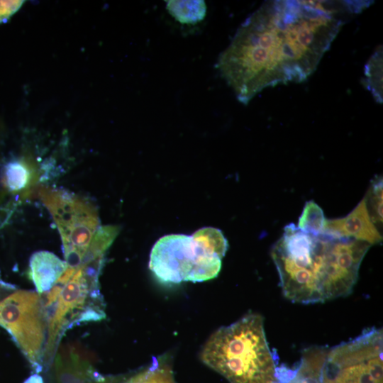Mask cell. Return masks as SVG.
Here are the masks:
<instances>
[{"instance_id":"cell-1","label":"cell","mask_w":383,"mask_h":383,"mask_svg":"<svg viewBox=\"0 0 383 383\" xmlns=\"http://www.w3.org/2000/svg\"><path fill=\"white\" fill-rule=\"evenodd\" d=\"M331 4L268 1L243 22L216 65L240 102L313 73L345 23Z\"/></svg>"},{"instance_id":"cell-2","label":"cell","mask_w":383,"mask_h":383,"mask_svg":"<svg viewBox=\"0 0 383 383\" xmlns=\"http://www.w3.org/2000/svg\"><path fill=\"white\" fill-rule=\"evenodd\" d=\"M370 246L366 242L327 233L311 235L294 223L287 225L271 251L283 295L303 304L349 295Z\"/></svg>"},{"instance_id":"cell-3","label":"cell","mask_w":383,"mask_h":383,"mask_svg":"<svg viewBox=\"0 0 383 383\" xmlns=\"http://www.w3.org/2000/svg\"><path fill=\"white\" fill-rule=\"evenodd\" d=\"M202 362L230 383H277L276 351H272L261 315L249 312L218 328L200 354Z\"/></svg>"},{"instance_id":"cell-4","label":"cell","mask_w":383,"mask_h":383,"mask_svg":"<svg viewBox=\"0 0 383 383\" xmlns=\"http://www.w3.org/2000/svg\"><path fill=\"white\" fill-rule=\"evenodd\" d=\"M228 244L222 232L206 227L192 235L170 234L153 245L149 268L165 284L201 282L216 277Z\"/></svg>"},{"instance_id":"cell-5","label":"cell","mask_w":383,"mask_h":383,"mask_svg":"<svg viewBox=\"0 0 383 383\" xmlns=\"http://www.w3.org/2000/svg\"><path fill=\"white\" fill-rule=\"evenodd\" d=\"M104 257L80 265L64 284H59L56 300L47 307L48 333L43 354V367L54 361L61 338L72 327L106 317L105 303L99 278Z\"/></svg>"},{"instance_id":"cell-6","label":"cell","mask_w":383,"mask_h":383,"mask_svg":"<svg viewBox=\"0 0 383 383\" xmlns=\"http://www.w3.org/2000/svg\"><path fill=\"white\" fill-rule=\"evenodd\" d=\"M39 196L59 231L67 267L77 269L101 226L96 206L65 190L43 187Z\"/></svg>"},{"instance_id":"cell-7","label":"cell","mask_w":383,"mask_h":383,"mask_svg":"<svg viewBox=\"0 0 383 383\" xmlns=\"http://www.w3.org/2000/svg\"><path fill=\"white\" fill-rule=\"evenodd\" d=\"M382 353V329L367 328L329 348L321 383H383Z\"/></svg>"},{"instance_id":"cell-8","label":"cell","mask_w":383,"mask_h":383,"mask_svg":"<svg viewBox=\"0 0 383 383\" xmlns=\"http://www.w3.org/2000/svg\"><path fill=\"white\" fill-rule=\"evenodd\" d=\"M0 326L13 337L36 373L44 370L48 313L40 294L16 290L0 302Z\"/></svg>"},{"instance_id":"cell-9","label":"cell","mask_w":383,"mask_h":383,"mask_svg":"<svg viewBox=\"0 0 383 383\" xmlns=\"http://www.w3.org/2000/svg\"><path fill=\"white\" fill-rule=\"evenodd\" d=\"M53 362L55 383H116L120 378L100 374L73 348L57 352Z\"/></svg>"},{"instance_id":"cell-10","label":"cell","mask_w":383,"mask_h":383,"mask_svg":"<svg viewBox=\"0 0 383 383\" xmlns=\"http://www.w3.org/2000/svg\"><path fill=\"white\" fill-rule=\"evenodd\" d=\"M323 233L353 238L371 245L382 240L379 231L370 218L365 198L345 217L326 219Z\"/></svg>"},{"instance_id":"cell-11","label":"cell","mask_w":383,"mask_h":383,"mask_svg":"<svg viewBox=\"0 0 383 383\" xmlns=\"http://www.w3.org/2000/svg\"><path fill=\"white\" fill-rule=\"evenodd\" d=\"M67 268L65 260L54 253L40 250L34 252L29 262V277L39 294L50 291Z\"/></svg>"},{"instance_id":"cell-12","label":"cell","mask_w":383,"mask_h":383,"mask_svg":"<svg viewBox=\"0 0 383 383\" xmlns=\"http://www.w3.org/2000/svg\"><path fill=\"white\" fill-rule=\"evenodd\" d=\"M116 383H177L169 357H154L145 368L128 377H120Z\"/></svg>"},{"instance_id":"cell-13","label":"cell","mask_w":383,"mask_h":383,"mask_svg":"<svg viewBox=\"0 0 383 383\" xmlns=\"http://www.w3.org/2000/svg\"><path fill=\"white\" fill-rule=\"evenodd\" d=\"M31 179V172L26 163L19 159H11L4 164L1 180L4 187L10 192L25 189Z\"/></svg>"},{"instance_id":"cell-14","label":"cell","mask_w":383,"mask_h":383,"mask_svg":"<svg viewBox=\"0 0 383 383\" xmlns=\"http://www.w3.org/2000/svg\"><path fill=\"white\" fill-rule=\"evenodd\" d=\"M169 13L177 21L185 24H196L201 21L206 13L204 1H165Z\"/></svg>"},{"instance_id":"cell-15","label":"cell","mask_w":383,"mask_h":383,"mask_svg":"<svg viewBox=\"0 0 383 383\" xmlns=\"http://www.w3.org/2000/svg\"><path fill=\"white\" fill-rule=\"evenodd\" d=\"M119 230V227L116 226H100L87 248L81 265L104 257L106 250L113 242Z\"/></svg>"},{"instance_id":"cell-16","label":"cell","mask_w":383,"mask_h":383,"mask_svg":"<svg viewBox=\"0 0 383 383\" xmlns=\"http://www.w3.org/2000/svg\"><path fill=\"white\" fill-rule=\"evenodd\" d=\"M325 221L322 209L311 200L304 206L297 228L307 234L317 236L323 233Z\"/></svg>"},{"instance_id":"cell-17","label":"cell","mask_w":383,"mask_h":383,"mask_svg":"<svg viewBox=\"0 0 383 383\" xmlns=\"http://www.w3.org/2000/svg\"><path fill=\"white\" fill-rule=\"evenodd\" d=\"M365 86L370 91L374 99L382 103V52L379 48L365 65Z\"/></svg>"},{"instance_id":"cell-18","label":"cell","mask_w":383,"mask_h":383,"mask_svg":"<svg viewBox=\"0 0 383 383\" xmlns=\"http://www.w3.org/2000/svg\"><path fill=\"white\" fill-rule=\"evenodd\" d=\"M382 177L378 176L371 182L364 198L370 218L379 231L382 226Z\"/></svg>"},{"instance_id":"cell-19","label":"cell","mask_w":383,"mask_h":383,"mask_svg":"<svg viewBox=\"0 0 383 383\" xmlns=\"http://www.w3.org/2000/svg\"><path fill=\"white\" fill-rule=\"evenodd\" d=\"M23 3V1H0V23L7 21Z\"/></svg>"},{"instance_id":"cell-20","label":"cell","mask_w":383,"mask_h":383,"mask_svg":"<svg viewBox=\"0 0 383 383\" xmlns=\"http://www.w3.org/2000/svg\"><path fill=\"white\" fill-rule=\"evenodd\" d=\"M16 290L14 285L6 283L0 279V302Z\"/></svg>"},{"instance_id":"cell-21","label":"cell","mask_w":383,"mask_h":383,"mask_svg":"<svg viewBox=\"0 0 383 383\" xmlns=\"http://www.w3.org/2000/svg\"><path fill=\"white\" fill-rule=\"evenodd\" d=\"M23 383H44L43 379L38 373L30 375Z\"/></svg>"}]
</instances>
